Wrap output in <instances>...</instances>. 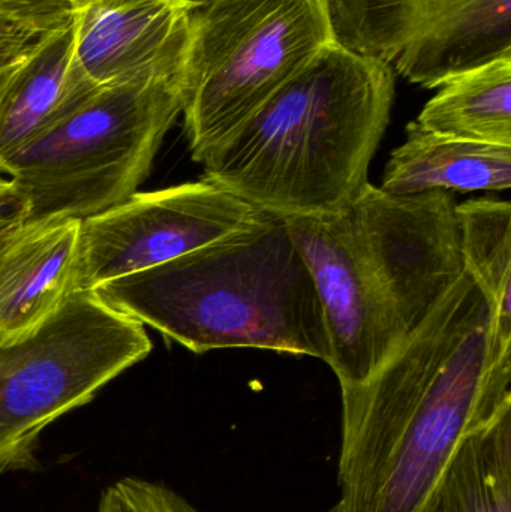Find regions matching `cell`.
I'll return each mask as SVG.
<instances>
[{"instance_id":"obj_1","label":"cell","mask_w":511,"mask_h":512,"mask_svg":"<svg viewBox=\"0 0 511 512\" xmlns=\"http://www.w3.org/2000/svg\"><path fill=\"white\" fill-rule=\"evenodd\" d=\"M339 385V498L326 512H429L461 442L511 405V340L464 273L371 378Z\"/></svg>"},{"instance_id":"obj_19","label":"cell","mask_w":511,"mask_h":512,"mask_svg":"<svg viewBox=\"0 0 511 512\" xmlns=\"http://www.w3.org/2000/svg\"><path fill=\"white\" fill-rule=\"evenodd\" d=\"M44 35L39 30L0 20V72L26 60Z\"/></svg>"},{"instance_id":"obj_15","label":"cell","mask_w":511,"mask_h":512,"mask_svg":"<svg viewBox=\"0 0 511 512\" xmlns=\"http://www.w3.org/2000/svg\"><path fill=\"white\" fill-rule=\"evenodd\" d=\"M438 89L417 125L443 137L511 147V54Z\"/></svg>"},{"instance_id":"obj_13","label":"cell","mask_w":511,"mask_h":512,"mask_svg":"<svg viewBox=\"0 0 511 512\" xmlns=\"http://www.w3.org/2000/svg\"><path fill=\"white\" fill-rule=\"evenodd\" d=\"M99 89L75 59L71 24L45 33L0 96V161L59 125Z\"/></svg>"},{"instance_id":"obj_12","label":"cell","mask_w":511,"mask_h":512,"mask_svg":"<svg viewBox=\"0 0 511 512\" xmlns=\"http://www.w3.org/2000/svg\"><path fill=\"white\" fill-rule=\"evenodd\" d=\"M81 219L18 227L0 249V343L41 327L77 291Z\"/></svg>"},{"instance_id":"obj_6","label":"cell","mask_w":511,"mask_h":512,"mask_svg":"<svg viewBox=\"0 0 511 512\" xmlns=\"http://www.w3.org/2000/svg\"><path fill=\"white\" fill-rule=\"evenodd\" d=\"M150 351L144 325L90 289L29 336L0 343V475L36 469L42 432Z\"/></svg>"},{"instance_id":"obj_7","label":"cell","mask_w":511,"mask_h":512,"mask_svg":"<svg viewBox=\"0 0 511 512\" xmlns=\"http://www.w3.org/2000/svg\"><path fill=\"white\" fill-rule=\"evenodd\" d=\"M342 47L443 86L511 54V0H327Z\"/></svg>"},{"instance_id":"obj_4","label":"cell","mask_w":511,"mask_h":512,"mask_svg":"<svg viewBox=\"0 0 511 512\" xmlns=\"http://www.w3.org/2000/svg\"><path fill=\"white\" fill-rule=\"evenodd\" d=\"M185 77L102 87L75 113L0 161L26 221L86 219L123 203L149 176L183 111Z\"/></svg>"},{"instance_id":"obj_18","label":"cell","mask_w":511,"mask_h":512,"mask_svg":"<svg viewBox=\"0 0 511 512\" xmlns=\"http://www.w3.org/2000/svg\"><path fill=\"white\" fill-rule=\"evenodd\" d=\"M0 20L39 32H54L71 24L68 0H0Z\"/></svg>"},{"instance_id":"obj_16","label":"cell","mask_w":511,"mask_h":512,"mask_svg":"<svg viewBox=\"0 0 511 512\" xmlns=\"http://www.w3.org/2000/svg\"><path fill=\"white\" fill-rule=\"evenodd\" d=\"M429 512H511V405L461 442Z\"/></svg>"},{"instance_id":"obj_3","label":"cell","mask_w":511,"mask_h":512,"mask_svg":"<svg viewBox=\"0 0 511 512\" xmlns=\"http://www.w3.org/2000/svg\"><path fill=\"white\" fill-rule=\"evenodd\" d=\"M195 354L254 348L329 363L323 306L287 222L260 215L173 261L92 289Z\"/></svg>"},{"instance_id":"obj_20","label":"cell","mask_w":511,"mask_h":512,"mask_svg":"<svg viewBox=\"0 0 511 512\" xmlns=\"http://www.w3.org/2000/svg\"><path fill=\"white\" fill-rule=\"evenodd\" d=\"M26 221V204L14 189L0 192V236L20 227Z\"/></svg>"},{"instance_id":"obj_2","label":"cell","mask_w":511,"mask_h":512,"mask_svg":"<svg viewBox=\"0 0 511 512\" xmlns=\"http://www.w3.org/2000/svg\"><path fill=\"white\" fill-rule=\"evenodd\" d=\"M395 87L392 66L332 42L206 156L203 177L281 218L339 212L369 183Z\"/></svg>"},{"instance_id":"obj_14","label":"cell","mask_w":511,"mask_h":512,"mask_svg":"<svg viewBox=\"0 0 511 512\" xmlns=\"http://www.w3.org/2000/svg\"><path fill=\"white\" fill-rule=\"evenodd\" d=\"M511 147L443 137L408 123L407 140L384 168L381 189L411 195L428 191H507Z\"/></svg>"},{"instance_id":"obj_21","label":"cell","mask_w":511,"mask_h":512,"mask_svg":"<svg viewBox=\"0 0 511 512\" xmlns=\"http://www.w3.org/2000/svg\"><path fill=\"white\" fill-rule=\"evenodd\" d=\"M20 65L12 66V68L5 69V71L0 72V96H2L3 90L8 86L11 78L14 77L15 71Z\"/></svg>"},{"instance_id":"obj_11","label":"cell","mask_w":511,"mask_h":512,"mask_svg":"<svg viewBox=\"0 0 511 512\" xmlns=\"http://www.w3.org/2000/svg\"><path fill=\"white\" fill-rule=\"evenodd\" d=\"M203 0H68L78 65L98 87L185 77Z\"/></svg>"},{"instance_id":"obj_23","label":"cell","mask_w":511,"mask_h":512,"mask_svg":"<svg viewBox=\"0 0 511 512\" xmlns=\"http://www.w3.org/2000/svg\"><path fill=\"white\" fill-rule=\"evenodd\" d=\"M15 230H17V228H14V230L8 231V233L2 234V236H0V249H2V246L5 245L6 240L9 239V236H11Z\"/></svg>"},{"instance_id":"obj_10","label":"cell","mask_w":511,"mask_h":512,"mask_svg":"<svg viewBox=\"0 0 511 512\" xmlns=\"http://www.w3.org/2000/svg\"><path fill=\"white\" fill-rule=\"evenodd\" d=\"M456 206L449 191L396 195L371 183L347 206L408 334L465 273Z\"/></svg>"},{"instance_id":"obj_22","label":"cell","mask_w":511,"mask_h":512,"mask_svg":"<svg viewBox=\"0 0 511 512\" xmlns=\"http://www.w3.org/2000/svg\"><path fill=\"white\" fill-rule=\"evenodd\" d=\"M11 188V183H9L8 177L3 173L2 168H0V192L6 191V189Z\"/></svg>"},{"instance_id":"obj_9","label":"cell","mask_w":511,"mask_h":512,"mask_svg":"<svg viewBox=\"0 0 511 512\" xmlns=\"http://www.w3.org/2000/svg\"><path fill=\"white\" fill-rule=\"evenodd\" d=\"M326 319L329 366L339 384L371 378L407 339L398 312L374 273L347 207L330 215L284 218Z\"/></svg>"},{"instance_id":"obj_5","label":"cell","mask_w":511,"mask_h":512,"mask_svg":"<svg viewBox=\"0 0 511 512\" xmlns=\"http://www.w3.org/2000/svg\"><path fill=\"white\" fill-rule=\"evenodd\" d=\"M335 41L327 0H203L183 92L192 159L201 164Z\"/></svg>"},{"instance_id":"obj_8","label":"cell","mask_w":511,"mask_h":512,"mask_svg":"<svg viewBox=\"0 0 511 512\" xmlns=\"http://www.w3.org/2000/svg\"><path fill=\"white\" fill-rule=\"evenodd\" d=\"M261 210L201 177L132 197L81 219L77 289H95L197 251L245 225Z\"/></svg>"},{"instance_id":"obj_17","label":"cell","mask_w":511,"mask_h":512,"mask_svg":"<svg viewBox=\"0 0 511 512\" xmlns=\"http://www.w3.org/2000/svg\"><path fill=\"white\" fill-rule=\"evenodd\" d=\"M465 273L491 304L495 324L511 340V206L477 198L456 206Z\"/></svg>"}]
</instances>
